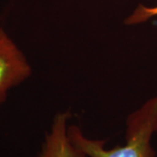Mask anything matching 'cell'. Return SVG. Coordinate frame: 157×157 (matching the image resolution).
<instances>
[{"instance_id":"obj_1","label":"cell","mask_w":157,"mask_h":157,"mask_svg":"<svg viewBox=\"0 0 157 157\" xmlns=\"http://www.w3.org/2000/svg\"><path fill=\"white\" fill-rule=\"evenodd\" d=\"M156 132L157 94L128 116L123 145L107 148L104 140L87 137L76 125L68 127L70 140L87 157H157L152 146Z\"/></svg>"},{"instance_id":"obj_2","label":"cell","mask_w":157,"mask_h":157,"mask_svg":"<svg viewBox=\"0 0 157 157\" xmlns=\"http://www.w3.org/2000/svg\"><path fill=\"white\" fill-rule=\"evenodd\" d=\"M32 74L27 58L14 40L0 28V107L10 91L22 84Z\"/></svg>"},{"instance_id":"obj_3","label":"cell","mask_w":157,"mask_h":157,"mask_svg":"<svg viewBox=\"0 0 157 157\" xmlns=\"http://www.w3.org/2000/svg\"><path fill=\"white\" fill-rule=\"evenodd\" d=\"M68 112L58 113L45 135L39 154L35 157H87L70 140Z\"/></svg>"},{"instance_id":"obj_4","label":"cell","mask_w":157,"mask_h":157,"mask_svg":"<svg viewBox=\"0 0 157 157\" xmlns=\"http://www.w3.org/2000/svg\"><path fill=\"white\" fill-rule=\"evenodd\" d=\"M157 16V6L155 7H147L145 6L140 5L133 13L126 20L125 24L128 25H138L147 21L151 17Z\"/></svg>"}]
</instances>
